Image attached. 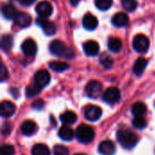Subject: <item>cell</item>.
<instances>
[{"mask_svg":"<svg viewBox=\"0 0 155 155\" xmlns=\"http://www.w3.org/2000/svg\"><path fill=\"white\" fill-rule=\"evenodd\" d=\"M117 139L119 143L125 149L130 150L134 148L138 142L137 136L128 129H119L117 131Z\"/></svg>","mask_w":155,"mask_h":155,"instance_id":"cell-1","label":"cell"},{"mask_svg":"<svg viewBox=\"0 0 155 155\" xmlns=\"http://www.w3.org/2000/svg\"><path fill=\"white\" fill-rule=\"evenodd\" d=\"M50 52L56 56H66L71 58L74 55V52L72 49L68 48L62 41L54 40L49 46Z\"/></svg>","mask_w":155,"mask_h":155,"instance_id":"cell-2","label":"cell"},{"mask_svg":"<svg viewBox=\"0 0 155 155\" xmlns=\"http://www.w3.org/2000/svg\"><path fill=\"white\" fill-rule=\"evenodd\" d=\"M76 136L82 143H89L94 138V132L90 125L81 124L76 130Z\"/></svg>","mask_w":155,"mask_h":155,"instance_id":"cell-3","label":"cell"},{"mask_svg":"<svg viewBox=\"0 0 155 155\" xmlns=\"http://www.w3.org/2000/svg\"><path fill=\"white\" fill-rule=\"evenodd\" d=\"M102 91H103V84L99 81H95V80L90 81L85 86V93L92 99L98 98L102 94Z\"/></svg>","mask_w":155,"mask_h":155,"instance_id":"cell-4","label":"cell"},{"mask_svg":"<svg viewBox=\"0 0 155 155\" xmlns=\"http://www.w3.org/2000/svg\"><path fill=\"white\" fill-rule=\"evenodd\" d=\"M149 45H150L149 39L144 35H138L134 38L133 46L136 52L145 53L149 49Z\"/></svg>","mask_w":155,"mask_h":155,"instance_id":"cell-5","label":"cell"},{"mask_svg":"<svg viewBox=\"0 0 155 155\" xmlns=\"http://www.w3.org/2000/svg\"><path fill=\"white\" fill-rule=\"evenodd\" d=\"M120 97H121V94L117 87H110L103 94L104 101L110 104H114L117 103L120 100Z\"/></svg>","mask_w":155,"mask_h":155,"instance_id":"cell-6","label":"cell"},{"mask_svg":"<svg viewBox=\"0 0 155 155\" xmlns=\"http://www.w3.org/2000/svg\"><path fill=\"white\" fill-rule=\"evenodd\" d=\"M102 109L97 105H88L84 110V117L91 122H95L99 120V118L102 116Z\"/></svg>","mask_w":155,"mask_h":155,"instance_id":"cell-7","label":"cell"},{"mask_svg":"<svg viewBox=\"0 0 155 155\" xmlns=\"http://www.w3.org/2000/svg\"><path fill=\"white\" fill-rule=\"evenodd\" d=\"M37 25L43 29L46 35H53L55 33V25L53 22L45 19V17H39L36 20Z\"/></svg>","mask_w":155,"mask_h":155,"instance_id":"cell-8","label":"cell"},{"mask_svg":"<svg viewBox=\"0 0 155 155\" xmlns=\"http://www.w3.org/2000/svg\"><path fill=\"white\" fill-rule=\"evenodd\" d=\"M35 11L40 17H48L53 13V6L48 1H41L37 4Z\"/></svg>","mask_w":155,"mask_h":155,"instance_id":"cell-9","label":"cell"},{"mask_svg":"<svg viewBox=\"0 0 155 155\" xmlns=\"http://www.w3.org/2000/svg\"><path fill=\"white\" fill-rule=\"evenodd\" d=\"M50 82V74L45 70H39L35 75V84L43 88Z\"/></svg>","mask_w":155,"mask_h":155,"instance_id":"cell-10","label":"cell"},{"mask_svg":"<svg viewBox=\"0 0 155 155\" xmlns=\"http://www.w3.org/2000/svg\"><path fill=\"white\" fill-rule=\"evenodd\" d=\"M37 45L33 39H26L22 44V51L26 56H34L36 53Z\"/></svg>","mask_w":155,"mask_h":155,"instance_id":"cell-11","label":"cell"},{"mask_svg":"<svg viewBox=\"0 0 155 155\" xmlns=\"http://www.w3.org/2000/svg\"><path fill=\"white\" fill-rule=\"evenodd\" d=\"M31 16L24 12H18L14 18V22L19 27H26L31 24Z\"/></svg>","mask_w":155,"mask_h":155,"instance_id":"cell-12","label":"cell"},{"mask_svg":"<svg viewBox=\"0 0 155 155\" xmlns=\"http://www.w3.org/2000/svg\"><path fill=\"white\" fill-rule=\"evenodd\" d=\"M98 151L102 155H114L115 153V145L112 141L105 140L99 144Z\"/></svg>","mask_w":155,"mask_h":155,"instance_id":"cell-13","label":"cell"},{"mask_svg":"<svg viewBox=\"0 0 155 155\" xmlns=\"http://www.w3.org/2000/svg\"><path fill=\"white\" fill-rule=\"evenodd\" d=\"M15 111V107L13 104V103L9 102V101H4L1 103V110H0V114L2 117H10L14 114Z\"/></svg>","mask_w":155,"mask_h":155,"instance_id":"cell-14","label":"cell"},{"mask_svg":"<svg viewBox=\"0 0 155 155\" xmlns=\"http://www.w3.org/2000/svg\"><path fill=\"white\" fill-rule=\"evenodd\" d=\"M98 25V20L97 18L91 15V14H86L84 18H83V26L87 29V30H94L97 27Z\"/></svg>","mask_w":155,"mask_h":155,"instance_id":"cell-15","label":"cell"},{"mask_svg":"<svg viewBox=\"0 0 155 155\" xmlns=\"http://www.w3.org/2000/svg\"><path fill=\"white\" fill-rule=\"evenodd\" d=\"M128 22H129L128 15L123 12H119V13L115 14L112 18V23L114 24V25L118 26V27L125 26L128 24Z\"/></svg>","mask_w":155,"mask_h":155,"instance_id":"cell-16","label":"cell"},{"mask_svg":"<svg viewBox=\"0 0 155 155\" xmlns=\"http://www.w3.org/2000/svg\"><path fill=\"white\" fill-rule=\"evenodd\" d=\"M99 45L94 41H87L84 44V51L87 55L94 56L98 54L99 52Z\"/></svg>","mask_w":155,"mask_h":155,"instance_id":"cell-17","label":"cell"},{"mask_svg":"<svg viewBox=\"0 0 155 155\" xmlns=\"http://www.w3.org/2000/svg\"><path fill=\"white\" fill-rule=\"evenodd\" d=\"M36 129V124L35 122L31 121V120H26L25 121L22 125H21V131L23 133V134L28 136V135H32Z\"/></svg>","mask_w":155,"mask_h":155,"instance_id":"cell-18","label":"cell"},{"mask_svg":"<svg viewBox=\"0 0 155 155\" xmlns=\"http://www.w3.org/2000/svg\"><path fill=\"white\" fill-rule=\"evenodd\" d=\"M59 136L64 141H72L74 137V133L68 125H63L59 130Z\"/></svg>","mask_w":155,"mask_h":155,"instance_id":"cell-19","label":"cell"},{"mask_svg":"<svg viewBox=\"0 0 155 155\" xmlns=\"http://www.w3.org/2000/svg\"><path fill=\"white\" fill-rule=\"evenodd\" d=\"M17 13L18 12L16 11V8L15 7V5L11 4L4 5L2 7V14L4 17L6 19H14Z\"/></svg>","mask_w":155,"mask_h":155,"instance_id":"cell-20","label":"cell"},{"mask_svg":"<svg viewBox=\"0 0 155 155\" xmlns=\"http://www.w3.org/2000/svg\"><path fill=\"white\" fill-rule=\"evenodd\" d=\"M60 120L65 125H69V124H74L76 122L77 116L74 112L66 111V112H64V114H62L60 115Z\"/></svg>","mask_w":155,"mask_h":155,"instance_id":"cell-21","label":"cell"},{"mask_svg":"<svg viewBox=\"0 0 155 155\" xmlns=\"http://www.w3.org/2000/svg\"><path fill=\"white\" fill-rule=\"evenodd\" d=\"M147 64H148V61L145 58H143V57L138 58L135 61L134 65V74H137V75L142 74L143 73L144 69L146 68Z\"/></svg>","mask_w":155,"mask_h":155,"instance_id":"cell-22","label":"cell"},{"mask_svg":"<svg viewBox=\"0 0 155 155\" xmlns=\"http://www.w3.org/2000/svg\"><path fill=\"white\" fill-rule=\"evenodd\" d=\"M146 111L147 107L143 102H137L132 106V113L134 116H143Z\"/></svg>","mask_w":155,"mask_h":155,"instance_id":"cell-23","label":"cell"},{"mask_svg":"<svg viewBox=\"0 0 155 155\" xmlns=\"http://www.w3.org/2000/svg\"><path fill=\"white\" fill-rule=\"evenodd\" d=\"M122 41L121 39L117 38V37H111L108 40V47L110 49V51L114 52V53H117L122 49Z\"/></svg>","mask_w":155,"mask_h":155,"instance_id":"cell-24","label":"cell"},{"mask_svg":"<svg viewBox=\"0 0 155 155\" xmlns=\"http://www.w3.org/2000/svg\"><path fill=\"white\" fill-rule=\"evenodd\" d=\"M49 67L54 71V72H63L65 71L66 69L69 68V64H66L65 62H61V61H53L49 64Z\"/></svg>","mask_w":155,"mask_h":155,"instance_id":"cell-25","label":"cell"},{"mask_svg":"<svg viewBox=\"0 0 155 155\" xmlns=\"http://www.w3.org/2000/svg\"><path fill=\"white\" fill-rule=\"evenodd\" d=\"M32 155H50V151L45 144L38 143L33 147Z\"/></svg>","mask_w":155,"mask_h":155,"instance_id":"cell-26","label":"cell"},{"mask_svg":"<svg viewBox=\"0 0 155 155\" xmlns=\"http://www.w3.org/2000/svg\"><path fill=\"white\" fill-rule=\"evenodd\" d=\"M13 46V37L10 35H4L1 39V48L5 52L10 51Z\"/></svg>","mask_w":155,"mask_h":155,"instance_id":"cell-27","label":"cell"},{"mask_svg":"<svg viewBox=\"0 0 155 155\" xmlns=\"http://www.w3.org/2000/svg\"><path fill=\"white\" fill-rule=\"evenodd\" d=\"M133 125L138 130H143L147 126V121L143 116H135L133 120Z\"/></svg>","mask_w":155,"mask_h":155,"instance_id":"cell-28","label":"cell"},{"mask_svg":"<svg viewBox=\"0 0 155 155\" xmlns=\"http://www.w3.org/2000/svg\"><path fill=\"white\" fill-rule=\"evenodd\" d=\"M100 63H101V64L104 67H105V68H111L112 65H113V64H114V61H113V59L111 58V56L108 54L104 53L101 55V57H100Z\"/></svg>","mask_w":155,"mask_h":155,"instance_id":"cell-29","label":"cell"},{"mask_svg":"<svg viewBox=\"0 0 155 155\" xmlns=\"http://www.w3.org/2000/svg\"><path fill=\"white\" fill-rule=\"evenodd\" d=\"M41 89L42 88L39 87L38 85H36L35 84H33V85H30L25 90V95H26V97H29V98L34 97V96H35L36 94H38L40 93Z\"/></svg>","mask_w":155,"mask_h":155,"instance_id":"cell-30","label":"cell"},{"mask_svg":"<svg viewBox=\"0 0 155 155\" xmlns=\"http://www.w3.org/2000/svg\"><path fill=\"white\" fill-rule=\"evenodd\" d=\"M112 0H95V5L100 10H107L112 6Z\"/></svg>","mask_w":155,"mask_h":155,"instance_id":"cell-31","label":"cell"},{"mask_svg":"<svg viewBox=\"0 0 155 155\" xmlns=\"http://www.w3.org/2000/svg\"><path fill=\"white\" fill-rule=\"evenodd\" d=\"M122 5L127 11H134L137 7L136 0H122Z\"/></svg>","mask_w":155,"mask_h":155,"instance_id":"cell-32","label":"cell"},{"mask_svg":"<svg viewBox=\"0 0 155 155\" xmlns=\"http://www.w3.org/2000/svg\"><path fill=\"white\" fill-rule=\"evenodd\" d=\"M69 150L64 145H55L54 148V155H68Z\"/></svg>","mask_w":155,"mask_h":155,"instance_id":"cell-33","label":"cell"},{"mask_svg":"<svg viewBox=\"0 0 155 155\" xmlns=\"http://www.w3.org/2000/svg\"><path fill=\"white\" fill-rule=\"evenodd\" d=\"M15 153V149L10 144H4L0 149V155H13Z\"/></svg>","mask_w":155,"mask_h":155,"instance_id":"cell-34","label":"cell"},{"mask_svg":"<svg viewBox=\"0 0 155 155\" xmlns=\"http://www.w3.org/2000/svg\"><path fill=\"white\" fill-rule=\"evenodd\" d=\"M7 77H8L7 69L5 68V66L4 64H1V67H0V80L3 82L5 79H7Z\"/></svg>","mask_w":155,"mask_h":155,"instance_id":"cell-35","label":"cell"},{"mask_svg":"<svg viewBox=\"0 0 155 155\" xmlns=\"http://www.w3.org/2000/svg\"><path fill=\"white\" fill-rule=\"evenodd\" d=\"M44 105H45V103H44V101L41 100V99H38V100L35 101V102L32 104V107H33L34 109H35V110H41V109H43Z\"/></svg>","mask_w":155,"mask_h":155,"instance_id":"cell-36","label":"cell"},{"mask_svg":"<svg viewBox=\"0 0 155 155\" xmlns=\"http://www.w3.org/2000/svg\"><path fill=\"white\" fill-rule=\"evenodd\" d=\"M11 131V124L10 123H5L2 126V134L4 135H8Z\"/></svg>","mask_w":155,"mask_h":155,"instance_id":"cell-37","label":"cell"},{"mask_svg":"<svg viewBox=\"0 0 155 155\" xmlns=\"http://www.w3.org/2000/svg\"><path fill=\"white\" fill-rule=\"evenodd\" d=\"M35 2V0H20V3L24 5H30Z\"/></svg>","mask_w":155,"mask_h":155,"instance_id":"cell-38","label":"cell"},{"mask_svg":"<svg viewBox=\"0 0 155 155\" xmlns=\"http://www.w3.org/2000/svg\"><path fill=\"white\" fill-rule=\"evenodd\" d=\"M79 1H80V0H70V2H71V4H72L73 5H76L79 3Z\"/></svg>","mask_w":155,"mask_h":155,"instance_id":"cell-39","label":"cell"},{"mask_svg":"<svg viewBox=\"0 0 155 155\" xmlns=\"http://www.w3.org/2000/svg\"><path fill=\"white\" fill-rule=\"evenodd\" d=\"M74 155H84V154H83V153H76V154H74Z\"/></svg>","mask_w":155,"mask_h":155,"instance_id":"cell-40","label":"cell"}]
</instances>
